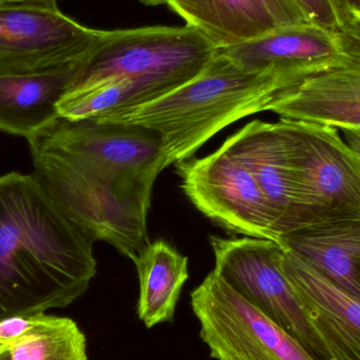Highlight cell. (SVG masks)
<instances>
[{
  "instance_id": "obj_1",
  "label": "cell",
  "mask_w": 360,
  "mask_h": 360,
  "mask_svg": "<svg viewBox=\"0 0 360 360\" xmlns=\"http://www.w3.org/2000/svg\"><path fill=\"white\" fill-rule=\"evenodd\" d=\"M34 175L93 241L134 260L150 243L148 214L164 139L139 124L57 117L27 139Z\"/></svg>"
},
{
  "instance_id": "obj_2",
  "label": "cell",
  "mask_w": 360,
  "mask_h": 360,
  "mask_svg": "<svg viewBox=\"0 0 360 360\" xmlns=\"http://www.w3.org/2000/svg\"><path fill=\"white\" fill-rule=\"evenodd\" d=\"M93 243L35 175L0 176V319L82 297L96 276Z\"/></svg>"
},
{
  "instance_id": "obj_3",
  "label": "cell",
  "mask_w": 360,
  "mask_h": 360,
  "mask_svg": "<svg viewBox=\"0 0 360 360\" xmlns=\"http://www.w3.org/2000/svg\"><path fill=\"white\" fill-rule=\"evenodd\" d=\"M296 84L273 72L247 71L217 49L207 68L184 86L145 105L96 118L158 131L171 166L192 158L230 124L269 111L279 95Z\"/></svg>"
},
{
  "instance_id": "obj_4",
  "label": "cell",
  "mask_w": 360,
  "mask_h": 360,
  "mask_svg": "<svg viewBox=\"0 0 360 360\" xmlns=\"http://www.w3.org/2000/svg\"><path fill=\"white\" fill-rule=\"evenodd\" d=\"M216 52L205 35L186 25L105 31L82 60L69 91L107 78L129 77L160 98L197 77Z\"/></svg>"
},
{
  "instance_id": "obj_5",
  "label": "cell",
  "mask_w": 360,
  "mask_h": 360,
  "mask_svg": "<svg viewBox=\"0 0 360 360\" xmlns=\"http://www.w3.org/2000/svg\"><path fill=\"white\" fill-rule=\"evenodd\" d=\"M215 271L234 291L291 335L315 360H334L283 269V251L271 239L210 236Z\"/></svg>"
},
{
  "instance_id": "obj_6",
  "label": "cell",
  "mask_w": 360,
  "mask_h": 360,
  "mask_svg": "<svg viewBox=\"0 0 360 360\" xmlns=\"http://www.w3.org/2000/svg\"><path fill=\"white\" fill-rule=\"evenodd\" d=\"M202 342L216 360H315L215 271L191 293Z\"/></svg>"
},
{
  "instance_id": "obj_7",
  "label": "cell",
  "mask_w": 360,
  "mask_h": 360,
  "mask_svg": "<svg viewBox=\"0 0 360 360\" xmlns=\"http://www.w3.org/2000/svg\"><path fill=\"white\" fill-rule=\"evenodd\" d=\"M105 32L70 18L56 0L0 1V75L41 73L82 60Z\"/></svg>"
},
{
  "instance_id": "obj_8",
  "label": "cell",
  "mask_w": 360,
  "mask_h": 360,
  "mask_svg": "<svg viewBox=\"0 0 360 360\" xmlns=\"http://www.w3.org/2000/svg\"><path fill=\"white\" fill-rule=\"evenodd\" d=\"M281 120L302 195L316 224L360 219V160L340 131Z\"/></svg>"
},
{
  "instance_id": "obj_9",
  "label": "cell",
  "mask_w": 360,
  "mask_h": 360,
  "mask_svg": "<svg viewBox=\"0 0 360 360\" xmlns=\"http://www.w3.org/2000/svg\"><path fill=\"white\" fill-rule=\"evenodd\" d=\"M176 165L184 194L203 215L230 232L278 241L270 205L239 158L220 147Z\"/></svg>"
},
{
  "instance_id": "obj_10",
  "label": "cell",
  "mask_w": 360,
  "mask_h": 360,
  "mask_svg": "<svg viewBox=\"0 0 360 360\" xmlns=\"http://www.w3.org/2000/svg\"><path fill=\"white\" fill-rule=\"evenodd\" d=\"M269 111L281 120L360 131V20L342 32V48L326 67L279 95Z\"/></svg>"
},
{
  "instance_id": "obj_11",
  "label": "cell",
  "mask_w": 360,
  "mask_h": 360,
  "mask_svg": "<svg viewBox=\"0 0 360 360\" xmlns=\"http://www.w3.org/2000/svg\"><path fill=\"white\" fill-rule=\"evenodd\" d=\"M221 147L251 170L274 214L279 237L316 224L298 182L283 120H254Z\"/></svg>"
},
{
  "instance_id": "obj_12",
  "label": "cell",
  "mask_w": 360,
  "mask_h": 360,
  "mask_svg": "<svg viewBox=\"0 0 360 360\" xmlns=\"http://www.w3.org/2000/svg\"><path fill=\"white\" fill-rule=\"evenodd\" d=\"M342 48V32L306 21L218 51L247 71L273 72L300 82L326 67Z\"/></svg>"
},
{
  "instance_id": "obj_13",
  "label": "cell",
  "mask_w": 360,
  "mask_h": 360,
  "mask_svg": "<svg viewBox=\"0 0 360 360\" xmlns=\"http://www.w3.org/2000/svg\"><path fill=\"white\" fill-rule=\"evenodd\" d=\"M283 249V248H281ZM283 269L334 360H360V300L283 249Z\"/></svg>"
},
{
  "instance_id": "obj_14",
  "label": "cell",
  "mask_w": 360,
  "mask_h": 360,
  "mask_svg": "<svg viewBox=\"0 0 360 360\" xmlns=\"http://www.w3.org/2000/svg\"><path fill=\"white\" fill-rule=\"evenodd\" d=\"M84 59L41 73L0 75V131L27 139L59 117V101Z\"/></svg>"
},
{
  "instance_id": "obj_15",
  "label": "cell",
  "mask_w": 360,
  "mask_h": 360,
  "mask_svg": "<svg viewBox=\"0 0 360 360\" xmlns=\"http://www.w3.org/2000/svg\"><path fill=\"white\" fill-rule=\"evenodd\" d=\"M277 243L360 300V219L300 229L279 237Z\"/></svg>"
},
{
  "instance_id": "obj_16",
  "label": "cell",
  "mask_w": 360,
  "mask_h": 360,
  "mask_svg": "<svg viewBox=\"0 0 360 360\" xmlns=\"http://www.w3.org/2000/svg\"><path fill=\"white\" fill-rule=\"evenodd\" d=\"M139 279L137 315L148 329L171 323L188 278V259L164 239L149 243L133 260Z\"/></svg>"
},
{
  "instance_id": "obj_17",
  "label": "cell",
  "mask_w": 360,
  "mask_h": 360,
  "mask_svg": "<svg viewBox=\"0 0 360 360\" xmlns=\"http://www.w3.org/2000/svg\"><path fill=\"white\" fill-rule=\"evenodd\" d=\"M167 4L217 49L278 27L252 0H169Z\"/></svg>"
},
{
  "instance_id": "obj_18",
  "label": "cell",
  "mask_w": 360,
  "mask_h": 360,
  "mask_svg": "<svg viewBox=\"0 0 360 360\" xmlns=\"http://www.w3.org/2000/svg\"><path fill=\"white\" fill-rule=\"evenodd\" d=\"M8 348L11 360H88L86 335L76 321L46 313Z\"/></svg>"
},
{
  "instance_id": "obj_19",
  "label": "cell",
  "mask_w": 360,
  "mask_h": 360,
  "mask_svg": "<svg viewBox=\"0 0 360 360\" xmlns=\"http://www.w3.org/2000/svg\"><path fill=\"white\" fill-rule=\"evenodd\" d=\"M313 22L344 32L350 27L355 17L344 0H295Z\"/></svg>"
},
{
  "instance_id": "obj_20",
  "label": "cell",
  "mask_w": 360,
  "mask_h": 360,
  "mask_svg": "<svg viewBox=\"0 0 360 360\" xmlns=\"http://www.w3.org/2000/svg\"><path fill=\"white\" fill-rule=\"evenodd\" d=\"M276 27L311 21L295 0H252Z\"/></svg>"
},
{
  "instance_id": "obj_21",
  "label": "cell",
  "mask_w": 360,
  "mask_h": 360,
  "mask_svg": "<svg viewBox=\"0 0 360 360\" xmlns=\"http://www.w3.org/2000/svg\"><path fill=\"white\" fill-rule=\"evenodd\" d=\"M37 315H12L0 319V344L8 346L22 338L33 328Z\"/></svg>"
},
{
  "instance_id": "obj_22",
  "label": "cell",
  "mask_w": 360,
  "mask_h": 360,
  "mask_svg": "<svg viewBox=\"0 0 360 360\" xmlns=\"http://www.w3.org/2000/svg\"><path fill=\"white\" fill-rule=\"evenodd\" d=\"M344 134L345 141L352 148L360 160V132L355 130H340Z\"/></svg>"
},
{
  "instance_id": "obj_23",
  "label": "cell",
  "mask_w": 360,
  "mask_h": 360,
  "mask_svg": "<svg viewBox=\"0 0 360 360\" xmlns=\"http://www.w3.org/2000/svg\"><path fill=\"white\" fill-rule=\"evenodd\" d=\"M344 2L347 4L351 13H352L353 16H354L355 13L359 10V1L357 0H344Z\"/></svg>"
},
{
  "instance_id": "obj_24",
  "label": "cell",
  "mask_w": 360,
  "mask_h": 360,
  "mask_svg": "<svg viewBox=\"0 0 360 360\" xmlns=\"http://www.w3.org/2000/svg\"><path fill=\"white\" fill-rule=\"evenodd\" d=\"M147 6H160V4H168L169 0H139Z\"/></svg>"
},
{
  "instance_id": "obj_25",
  "label": "cell",
  "mask_w": 360,
  "mask_h": 360,
  "mask_svg": "<svg viewBox=\"0 0 360 360\" xmlns=\"http://www.w3.org/2000/svg\"><path fill=\"white\" fill-rule=\"evenodd\" d=\"M0 360H11L10 352H8V347L0 352Z\"/></svg>"
},
{
  "instance_id": "obj_26",
  "label": "cell",
  "mask_w": 360,
  "mask_h": 360,
  "mask_svg": "<svg viewBox=\"0 0 360 360\" xmlns=\"http://www.w3.org/2000/svg\"><path fill=\"white\" fill-rule=\"evenodd\" d=\"M357 1H359V10L355 13L354 17L360 20V0H357Z\"/></svg>"
},
{
  "instance_id": "obj_27",
  "label": "cell",
  "mask_w": 360,
  "mask_h": 360,
  "mask_svg": "<svg viewBox=\"0 0 360 360\" xmlns=\"http://www.w3.org/2000/svg\"><path fill=\"white\" fill-rule=\"evenodd\" d=\"M0 1H32V0H0Z\"/></svg>"
},
{
  "instance_id": "obj_28",
  "label": "cell",
  "mask_w": 360,
  "mask_h": 360,
  "mask_svg": "<svg viewBox=\"0 0 360 360\" xmlns=\"http://www.w3.org/2000/svg\"><path fill=\"white\" fill-rule=\"evenodd\" d=\"M6 347H8V346H6V345L0 344V352H1V351L4 350V349H6Z\"/></svg>"
},
{
  "instance_id": "obj_29",
  "label": "cell",
  "mask_w": 360,
  "mask_h": 360,
  "mask_svg": "<svg viewBox=\"0 0 360 360\" xmlns=\"http://www.w3.org/2000/svg\"><path fill=\"white\" fill-rule=\"evenodd\" d=\"M359 132H360V131H359Z\"/></svg>"
}]
</instances>
